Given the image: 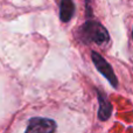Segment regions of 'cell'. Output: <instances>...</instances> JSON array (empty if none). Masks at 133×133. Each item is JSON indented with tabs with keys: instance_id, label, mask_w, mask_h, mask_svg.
Segmentation results:
<instances>
[{
	"instance_id": "obj_1",
	"label": "cell",
	"mask_w": 133,
	"mask_h": 133,
	"mask_svg": "<svg viewBox=\"0 0 133 133\" xmlns=\"http://www.w3.org/2000/svg\"><path fill=\"white\" fill-rule=\"evenodd\" d=\"M81 39L89 43L103 44L109 40V33L101 23L87 21L79 29Z\"/></svg>"
},
{
	"instance_id": "obj_2",
	"label": "cell",
	"mask_w": 133,
	"mask_h": 133,
	"mask_svg": "<svg viewBox=\"0 0 133 133\" xmlns=\"http://www.w3.org/2000/svg\"><path fill=\"white\" fill-rule=\"evenodd\" d=\"M91 57H92V62L95 63L97 70H98L102 75H104V77L111 83V85H112L113 88H117L118 81H117V77H116L115 72H113V69L111 68V65L104 60L103 56L99 55L96 51H92L91 53Z\"/></svg>"
},
{
	"instance_id": "obj_3",
	"label": "cell",
	"mask_w": 133,
	"mask_h": 133,
	"mask_svg": "<svg viewBox=\"0 0 133 133\" xmlns=\"http://www.w3.org/2000/svg\"><path fill=\"white\" fill-rule=\"evenodd\" d=\"M56 131V124L54 120L46 118H33L29 120L26 132L34 133H51Z\"/></svg>"
},
{
	"instance_id": "obj_4",
	"label": "cell",
	"mask_w": 133,
	"mask_h": 133,
	"mask_svg": "<svg viewBox=\"0 0 133 133\" xmlns=\"http://www.w3.org/2000/svg\"><path fill=\"white\" fill-rule=\"evenodd\" d=\"M75 5L72 0H61L60 4V19L63 22H68L74 15Z\"/></svg>"
},
{
	"instance_id": "obj_5",
	"label": "cell",
	"mask_w": 133,
	"mask_h": 133,
	"mask_svg": "<svg viewBox=\"0 0 133 133\" xmlns=\"http://www.w3.org/2000/svg\"><path fill=\"white\" fill-rule=\"evenodd\" d=\"M98 102H99V110H98V118L101 120H106L108 118H110L111 112H112V106H111L110 102L104 97V95H102L101 92H98Z\"/></svg>"
}]
</instances>
